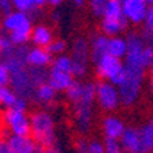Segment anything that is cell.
Returning <instances> with one entry per match:
<instances>
[{"label": "cell", "instance_id": "f35d334b", "mask_svg": "<svg viewBox=\"0 0 153 153\" xmlns=\"http://www.w3.org/2000/svg\"><path fill=\"white\" fill-rule=\"evenodd\" d=\"M13 11H14V7L11 0H0V15L6 16L7 14L13 13Z\"/></svg>", "mask_w": 153, "mask_h": 153}, {"label": "cell", "instance_id": "8992f818", "mask_svg": "<svg viewBox=\"0 0 153 153\" xmlns=\"http://www.w3.org/2000/svg\"><path fill=\"white\" fill-rule=\"evenodd\" d=\"M96 88V105L107 114H114L120 107L118 88L108 81H101L94 83Z\"/></svg>", "mask_w": 153, "mask_h": 153}, {"label": "cell", "instance_id": "6da1fadb", "mask_svg": "<svg viewBox=\"0 0 153 153\" xmlns=\"http://www.w3.org/2000/svg\"><path fill=\"white\" fill-rule=\"evenodd\" d=\"M73 105V120L74 127L79 134L85 135L93 127L96 111V88L94 82H83L82 96Z\"/></svg>", "mask_w": 153, "mask_h": 153}, {"label": "cell", "instance_id": "1f68e13d", "mask_svg": "<svg viewBox=\"0 0 153 153\" xmlns=\"http://www.w3.org/2000/svg\"><path fill=\"white\" fill-rule=\"evenodd\" d=\"M107 1H108V0H89L90 13H92L96 18H101Z\"/></svg>", "mask_w": 153, "mask_h": 153}, {"label": "cell", "instance_id": "816d5d0a", "mask_svg": "<svg viewBox=\"0 0 153 153\" xmlns=\"http://www.w3.org/2000/svg\"><path fill=\"white\" fill-rule=\"evenodd\" d=\"M116 1H120V0H116Z\"/></svg>", "mask_w": 153, "mask_h": 153}, {"label": "cell", "instance_id": "f546056e", "mask_svg": "<svg viewBox=\"0 0 153 153\" xmlns=\"http://www.w3.org/2000/svg\"><path fill=\"white\" fill-rule=\"evenodd\" d=\"M82 92H83V82L81 79H74V82L71 83L70 88L64 92V94H66L67 100H68L71 104H74V102L82 96Z\"/></svg>", "mask_w": 153, "mask_h": 153}, {"label": "cell", "instance_id": "52a82bcc", "mask_svg": "<svg viewBox=\"0 0 153 153\" xmlns=\"http://www.w3.org/2000/svg\"><path fill=\"white\" fill-rule=\"evenodd\" d=\"M1 122L13 135L30 137V116L27 112L16 111L13 108L4 109L1 114Z\"/></svg>", "mask_w": 153, "mask_h": 153}, {"label": "cell", "instance_id": "ba28073f", "mask_svg": "<svg viewBox=\"0 0 153 153\" xmlns=\"http://www.w3.org/2000/svg\"><path fill=\"white\" fill-rule=\"evenodd\" d=\"M126 40H127V53L123 60V64L127 67L146 70V67L143 66L142 62L143 51L148 45L145 38L142 37L140 32H130L126 36Z\"/></svg>", "mask_w": 153, "mask_h": 153}, {"label": "cell", "instance_id": "9c48e42d", "mask_svg": "<svg viewBox=\"0 0 153 153\" xmlns=\"http://www.w3.org/2000/svg\"><path fill=\"white\" fill-rule=\"evenodd\" d=\"M120 6L127 23L135 26L142 25L150 8V3L148 0H120Z\"/></svg>", "mask_w": 153, "mask_h": 153}, {"label": "cell", "instance_id": "f5cc1de1", "mask_svg": "<svg viewBox=\"0 0 153 153\" xmlns=\"http://www.w3.org/2000/svg\"><path fill=\"white\" fill-rule=\"evenodd\" d=\"M152 7H153V4H152Z\"/></svg>", "mask_w": 153, "mask_h": 153}, {"label": "cell", "instance_id": "e0dca14e", "mask_svg": "<svg viewBox=\"0 0 153 153\" xmlns=\"http://www.w3.org/2000/svg\"><path fill=\"white\" fill-rule=\"evenodd\" d=\"M52 60H53V56L48 52L47 48H40V47L29 48L27 56H26L27 66L48 68V67H51Z\"/></svg>", "mask_w": 153, "mask_h": 153}, {"label": "cell", "instance_id": "4dcf8cb0", "mask_svg": "<svg viewBox=\"0 0 153 153\" xmlns=\"http://www.w3.org/2000/svg\"><path fill=\"white\" fill-rule=\"evenodd\" d=\"M48 52L52 55V56H60V55H64L67 51V42L62 38H55L53 41L49 44V47L47 48Z\"/></svg>", "mask_w": 153, "mask_h": 153}, {"label": "cell", "instance_id": "c3c4849f", "mask_svg": "<svg viewBox=\"0 0 153 153\" xmlns=\"http://www.w3.org/2000/svg\"><path fill=\"white\" fill-rule=\"evenodd\" d=\"M1 21H3V16L0 15V29H1Z\"/></svg>", "mask_w": 153, "mask_h": 153}, {"label": "cell", "instance_id": "7bdbcfd3", "mask_svg": "<svg viewBox=\"0 0 153 153\" xmlns=\"http://www.w3.org/2000/svg\"><path fill=\"white\" fill-rule=\"evenodd\" d=\"M63 3H64V0H48V4L52 7H59Z\"/></svg>", "mask_w": 153, "mask_h": 153}, {"label": "cell", "instance_id": "cb8c5ba5", "mask_svg": "<svg viewBox=\"0 0 153 153\" xmlns=\"http://www.w3.org/2000/svg\"><path fill=\"white\" fill-rule=\"evenodd\" d=\"M13 7L15 11H21V13H26L32 16V19L34 21L36 18V13H37L40 8L34 6V1L33 0H11Z\"/></svg>", "mask_w": 153, "mask_h": 153}, {"label": "cell", "instance_id": "ac0fdd59", "mask_svg": "<svg viewBox=\"0 0 153 153\" xmlns=\"http://www.w3.org/2000/svg\"><path fill=\"white\" fill-rule=\"evenodd\" d=\"M53 40V32L48 25L38 23V25L33 26L32 36H30V42L33 44V47L48 48Z\"/></svg>", "mask_w": 153, "mask_h": 153}, {"label": "cell", "instance_id": "83f0119b", "mask_svg": "<svg viewBox=\"0 0 153 153\" xmlns=\"http://www.w3.org/2000/svg\"><path fill=\"white\" fill-rule=\"evenodd\" d=\"M141 34L145 38V41L148 44H152L153 41V7L150 6L149 11H148L146 16H145V21L142 23V29H141Z\"/></svg>", "mask_w": 153, "mask_h": 153}, {"label": "cell", "instance_id": "f907efd6", "mask_svg": "<svg viewBox=\"0 0 153 153\" xmlns=\"http://www.w3.org/2000/svg\"><path fill=\"white\" fill-rule=\"evenodd\" d=\"M150 45H152V47H153V41H152V44H150Z\"/></svg>", "mask_w": 153, "mask_h": 153}, {"label": "cell", "instance_id": "7dc6e473", "mask_svg": "<svg viewBox=\"0 0 153 153\" xmlns=\"http://www.w3.org/2000/svg\"><path fill=\"white\" fill-rule=\"evenodd\" d=\"M149 71H150V74H152V75H153V63H152V66L149 67Z\"/></svg>", "mask_w": 153, "mask_h": 153}, {"label": "cell", "instance_id": "7c38bea8", "mask_svg": "<svg viewBox=\"0 0 153 153\" xmlns=\"http://www.w3.org/2000/svg\"><path fill=\"white\" fill-rule=\"evenodd\" d=\"M126 127L123 119L115 114H107L101 120V131L105 140H120Z\"/></svg>", "mask_w": 153, "mask_h": 153}, {"label": "cell", "instance_id": "4fadbf2b", "mask_svg": "<svg viewBox=\"0 0 153 153\" xmlns=\"http://www.w3.org/2000/svg\"><path fill=\"white\" fill-rule=\"evenodd\" d=\"M33 27V19L32 16L26 13H21V11H15L7 14L6 16H3L1 21V29L7 33H13L21 29H27Z\"/></svg>", "mask_w": 153, "mask_h": 153}, {"label": "cell", "instance_id": "3957f363", "mask_svg": "<svg viewBox=\"0 0 153 153\" xmlns=\"http://www.w3.org/2000/svg\"><path fill=\"white\" fill-rule=\"evenodd\" d=\"M124 71H126V76H124L123 82L118 86V92L120 97V105L128 108V107L135 105L140 100L146 70L124 66Z\"/></svg>", "mask_w": 153, "mask_h": 153}, {"label": "cell", "instance_id": "f1b7e54d", "mask_svg": "<svg viewBox=\"0 0 153 153\" xmlns=\"http://www.w3.org/2000/svg\"><path fill=\"white\" fill-rule=\"evenodd\" d=\"M27 70H29V75H30V79H32L34 88H37V86H40V85L47 82V79H48V70L47 68L27 66Z\"/></svg>", "mask_w": 153, "mask_h": 153}, {"label": "cell", "instance_id": "8d00e7d4", "mask_svg": "<svg viewBox=\"0 0 153 153\" xmlns=\"http://www.w3.org/2000/svg\"><path fill=\"white\" fill-rule=\"evenodd\" d=\"M142 62H143V66L146 67V70L152 66V63H153V47L150 44H148L146 48H145V51H143Z\"/></svg>", "mask_w": 153, "mask_h": 153}, {"label": "cell", "instance_id": "484cf974", "mask_svg": "<svg viewBox=\"0 0 153 153\" xmlns=\"http://www.w3.org/2000/svg\"><path fill=\"white\" fill-rule=\"evenodd\" d=\"M18 96L14 93V90L8 86H0V107L4 109L13 108Z\"/></svg>", "mask_w": 153, "mask_h": 153}, {"label": "cell", "instance_id": "8fae6325", "mask_svg": "<svg viewBox=\"0 0 153 153\" xmlns=\"http://www.w3.org/2000/svg\"><path fill=\"white\" fill-rule=\"evenodd\" d=\"M119 142H120L122 149H123L124 153H148L145 146H143L138 127L127 126L123 135L119 140Z\"/></svg>", "mask_w": 153, "mask_h": 153}, {"label": "cell", "instance_id": "d6986e66", "mask_svg": "<svg viewBox=\"0 0 153 153\" xmlns=\"http://www.w3.org/2000/svg\"><path fill=\"white\" fill-rule=\"evenodd\" d=\"M100 32L107 37H115L120 36L127 29L128 23L124 18L119 19H109V18H100Z\"/></svg>", "mask_w": 153, "mask_h": 153}, {"label": "cell", "instance_id": "7402d4cb", "mask_svg": "<svg viewBox=\"0 0 153 153\" xmlns=\"http://www.w3.org/2000/svg\"><path fill=\"white\" fill-rule=\"evenodd\" d=\"M140 128V134L142 138L143 146L148 153H153V119L143 123Z\"/></svg>", "mask_w": 153, "mask_h": 153}, {"label": "cell", "instance_id": "603a6c76", "mask_svg": "<svg viewBox=\"0 0 153 153\" xmlns=\"http://www.w3.org/2000/svg\"><path fill=\"white\" fill-rule=\"evenodd\" d=\"M32 30H33V27L21 29V30H16V32L8 33V37H10V40H11V42H13V45H15V47L27 45V42H30Z\"/></svg>", "mask_w": 153, "mask_h": 153}, {"label": "cell", "instance_id": "d4e9b609", "mask_svg": "<svg viewBox=\"0 0 153 153\" xmlns=\"http://www.w3.org/2000/svg\"><path fill=\"white\" fill-rule=\"evenodd\" d=\"M51 68L73 74V60H71L70 55L64 53V55H60V56H55L51 63Z\"/></svg>", "mask_w": 153, "mask_h": 153}, {"label": "cell", "instance_id": "44dd1931", "mask_svg": "<svg viewBox=\"0 0 153 153\" xmlns=\"http://www.w3.org/2000/svg\"><path fill=\"white\" fill-rule=\"evenodd\" d=\"M108 55L124 60L126 53H127V40L123 36H115V37H109L108 40Z\"/></svg>", "mask_w": 153, "mask_h": 153}, {"label": "cell", "instance_id": "2e32d148", "mask_svg": "<svg viewBox=\"0 0 153 153\" xmlns=\"http://www.w3.org/2000/svg\"><path fill=\"white\" fill-rule=\"evenodd\" d=\"M108 40L109 37L102 34L101 32L92 34L90 38L88 40V42H89V52H90V62L93 64L99 60L100 57L107 55V52H108Z\"/></svg>", "mask_w": 153, "mask_h": 153}, {"label": "cell", "instance_id": "4316f807", "mask_svg": "<svg viewBox=\"0 0 153 153\" xmlns=\"http://www.w3.org/2000/svg\"><path fill=\"white\" fill-rule=\"evenodd\" d=\"M101 18H109V19L124 18L123 13H122L120 1H116V0H108L107 4H105V8H104V13H102Z\"/></svg>", "mask_w": 153, "mask_h": 153}, {"label": "cell", "instance_id": "ab89813d", "mask_svg": "<svg viewBox=\"0 0 153 153\" xmlns=\"http://www.w3.org/2000/svg\"><path fill=\"white\" fill-rule=\"evenodd\" d=\"M27 105H29V101H27V100L22 99V97H16L15 102H14V105H13V109L26 112V109H27Z\"/></svg>", "mask_w": 153, "mask_h": 153}, {"label": "cell", "instance_id": "f6af8a7d", "mask_svg": "<svg viewBox=\"0 0 153 153\" xmlns=\"http://www.w3.org/2000/svg\"><path fill=\"white\" fill-rule=\"evenodd\" d=\"M148 88H149V92H150V94L153 96V75H150L149 81H148Z\"/></svg>", "mask_w": 153, "mask_h": 153}, {"label": "cell", "instance_id": "5bb4252c", "mask_svg": "<svg viewBox=\"0 0 153 153\" xmlns=\"http://www.w3.org/2000/svg\"><path fill=\"white\" fill-rule=\"evenodd\" d=\"M8 146L14 153H42L44 148L37 145L32 137H19V135H10L7 140Z\"/></svg>", "mask_w": 153, "mask_h": 153}, {"label": "cell", "instance_id": "836d02e7", "mask_svg": "<svg viewBox=\"0 0 153 153\" xmlns=\"http://www.w3.org/2000/svg\"><path fill=\"white\" fill-rule=\"evenodd\" d=\"M88 153H105L104 142L97 138L88 141Z\"/></svg>", "mask_w": 153, "mask_h": 153}, {"label": "cell", "instance_id": "277c9868", "mask_svg": "<svg viewBox=\"0 0 153 153\" xmlns=\"http://www.w3.org/2000/svg\"><path fill=\"white\" fill-rule=\"evenodd\" d=\"M94 71L96 75L101 81H108L116 88L123 82L124 76H126L123 60L116 59V57L111 56L108 53L100 57L94 63Z\"/></svg>", "mask_w": 153, "mask_h": 153}, {"label": "cell", "instance_id": "74e56055", "mask_svg": "<svg viewBox=\"0 0 153 153\" xmlns=\"http://www.w3.org/2000/svg\"><path fill=\"white\" fill-rule=\"evenodd\" d=\"M74 153H88V141L85 138H78L74 143Z\"/></svg>", "mask_w": 153, "mask_h": 153}, {"label": "cell", "instance_id": "7a4b0ae2", "mask_svg": "<svg viewBox=\"0 0 153 153\" xmlns=\"http://www.w3.org/2000/svg\"><path fill=\"white\" fill-rule=\"evenodd\" d=\"M30 116V137L42 148H48L56 142L55 119L47 109H37Z\"/></svg>", "mask_w": 153, "mask_h": 153}, {"label": "cell", "instance_id": "e575fe53", "mask_svg": "<svg viewBox=\"0 0 153 153\" xmlns=\"http://www.w3.org/2000/svg\"><path fill=\"white\" fill-rule=\"evenodd\" d=\"M10 79H11V74L8 68L3 62H0V86H10Z\"/></svg>", "mask_w": 153, "mask_h": 153}, {"label": "cell", "instance_id": "681fc988", "mask_svg": "<svg viewBox=\"0 0 153 153\" xmlns=\"http://www.w3.org/2000/svg\"><path fill=\"white\" fill-rule=\"evenodd\" d=\"M148 1H149V3H150V6H152V4H153V0H148Z\"/></svg>", "mask_w": 153, "mask_h": 153}, {"label": "cell", "instance_id": "ffe728a7", "mask_svg": "<svg viewBox=\"0 0 153 153\" xmlns=\"http://www.w3.org/2000/svg\"><path fill=\"white\" fill-rule=\"evenodd\" d=\"M56 97H57L56 90L51 85H48L45 82L36 88L34 96H33V101H36L38 105H41V107H51L56 101Z\"/></svg>", "mask_w": 153, "mask_h": 153}, {"label": "cell", "instance_id": "60d3db41", "mask_svg": "<svg viewBox=\"0 0 153 153\" xmlns=\"http://www.w3.org/2000/svg\"><path fill=\"white\" fill-rule=\"evenodd\" d=\"M42 153H63V148H62L60 143L56 141L53 145H51V146H48V148H44Z\"/></svg>", "mask_w": 153, "mask_h": 153}, {"label": "cell", "instance_id": "b9f144b4", "mask_svg": "<svg viewBox=\"0 0 153 153\" xmlns=\"http://www.w3.org/2000/svg\"><path fill=\"white\" fill-rule=\"evenodd\" d=\"M0 153H14L11 150V148L8 146L7 141H4V140H0Z\"/></svg>", "mask_w": 153, "mask_h": 153}, {"label": "cell", "instance_id": "5b68a950", "mask_svg": "<svg viewBox=\"0 0 153 153\" xmlns=\"http://www.w3.org/2000/svg\"><path fill=\"white\" fill-rule=\"evenodd\" d=\"M71 60H73V75L76 79L85 78L89 71L90 52L89 42L85 37H76L71 45Z\"/></svg>", "mask_w": 153, "mask_h": 153}, {"label": "cell", "instance_id": "d6a6232c", "mask_svg": "<svg viewBox=\"0 0 153 153\" xmlns=\"http://www.w3.org/2000/svg\"><path fill=\"white\" fill-rule=\"evenodd\" d=\"M105 153H124L119 140H104Z\"/></svg>", "mask_w": 153, "mask_h": 153}, {"label": "cell", "instance_id": "30bf717a", "mask_svg": "<svg viewBox=\"0 0 153 153\" xmlns=\"http://www.w3.org/2000/svg\"><path fill=\"white\" fill-rule=\"evenodd\" d=\"M10 86H11V89L14 90V93H15L18 97H22V99L27 100V101L33 100L36 88H34V85H33L32 79H30L27 67L21 71H16V73L11 74Z\"/></svg>", "mask_w": 153, "mask_h": 153}, {"label": "cell", "instance_id": "ee69618b", "mask_svg": "<svg viewBox=\"0 0 153 153\" xmlns=\"http://www.w3.org/2000/svg\"><path fill=\"white\" fill-rule=\"evenodd\" d=\"M33 1H34V6L37 7V8H41L45 4H48V0H33Z\"/></svg>", "mask_w": 153, "mask_h": 153}, {"label": "cell", "instance_id": "9a60e30c", "mask_svg": "<svg viewBox=\"0 0 153 153\" xmlns=\"http://www.w3.org/2000/svg\"><path fill=\"white\" fill-rule=\"evenodd\" d=\"M74 79L75 78H74V75L71 73H64V71H59L55 70V68L48 70L47 83L51 85L56 90V93H64L71 86Z\"/></svg>", "mask_w": 153, "mask_h": 153}, {"label": "cell", "instance_id": "bcb514c9", "mask_svg": "<svg viewBox=\"0 0 153 153\" xmlns=\"http://www.w3.org/2000/svg\"><path fill=\"white\" fill-rule=\"evenodd\" d=\"M71 1H73V3L75 4V6L81 7V6H83V4H85L86 1H88V0H71Z\"/></svg>", "mask_w": 153, "mask_h": 153}, {"label": "cell", "instance_id": "d590c367", "mask_svg": "<svg viewBox=\"0 0 153 153\" xmlns=\"http://www.w3.org/2000/svg\"><path fill=\"white\" fill-rule=\"evenodd\" d=\"M13 47V42L8 37V33L4 32L3 29H0V53L7 51L8 48Z\"/></svg>", "mask_w": 153, "mask_h": 153}]
</instances>
